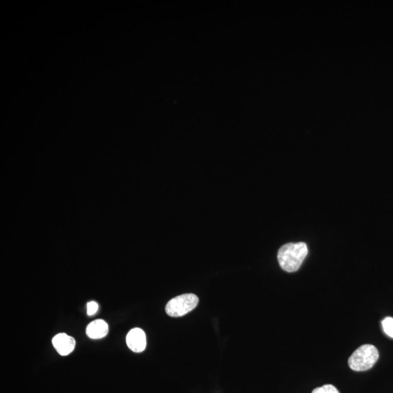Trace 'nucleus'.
Segmentation results:
<instances>
[{
  "mask_svg": "<svg viewBox=\"0 0 393 393\" xmlns=\"http://www.w3.org/2000/svg\"><path fill=\"white\" fill-rule=\"evenodd\" d=\"M308 254V246L302 242L285 244L278 251L279 264L285 272L294 273L299 269Z\"/></svg>",
  "mask_w": 393,
  "mask_h": 393,
  "instance_id": "nucleus-1",
  "label": "nucleus"
},
{
  "mask_svg": "<svg viewBox=\"0 0 393 393\" xmlns=\"http://www.w3.org/2000/svg\"><path fill=\"white\" fill-rule=\"evenodd\" d=\"M379 359V352L372 345H362L348 359L351 369L355 371H367L373 367Z\"/></svg>",
  "mask_w": 393,
  "mask_h": 393,
  "instance_id": "nucleus-2",
  "label": "nucleus"
},
{
  "mask_svg": "<svg viewBox=\"0 0 393 393\" xmlns=\"http://www.w3.org/2000/svg\"><path fill=\"white\" fill-rule=\"evenodd\" d=\"M198 299L196 295L186 294L180 295L168 301L166 307V312L169 316L182 317L192 311L198 305Z\"/></svg>",
  "mask_w": 393,
  "mask_h": 393,
  "instance_id": "nucleus-3",
  "label": "nucleus"
},
{
  "mask_svg": "<svg viewBox=\"0 0 393 393\" xmlns=\"http://www.w3.org/2000/svg\"><path fill=\"white\" fill-rule=\"evenodd\" d=\"M126 343L130 350L134 352H141L147 346V340L145 331L138 328H135L128 333Z\"/></svg>",
  "mask_w": 393,
  "mask_h": 393,
  "instance_id": "nucleus-4",
  "label": "nucleus"
},
{
  "mask_svg": "<svg viewBox=\"0 0 393 393\" xmlns=\"http://www.w3.org/2000/svg\"><path fill=\"white\" fill-rule=\"evenodd\" d=\"M52 345L61 355H69L75 347V338L66 333H59L52 338Z\"/></svg>",
  "mask_w": 393,
  "mask_h": 393,
  "instance_id": "nucleus-5",
  "label": "nucleus"
},
{
  "mask_svg": "<svg viewBox=\"0 0 393 393\" xmlns=\"http://www.w3.org/2000/svg\"><path fill=\"white\" fill-rule=\"evenodd\" d=\"M109 332V326L106 321L96 320L88 324L86 329V334L93 340L104 337Z\"/></svg>",
  "mask_w": 393,
  "mask_h": 393,
  "instance_id": "nucleus-6",
  "label": "nucleus"
},
{
  "mask_svg": "<svg viewBox=\"0 0 393 393\" xmlns=\"http://www.w3.org/2000/svg\"><path fill=\"white\" fill-rule=\"evenodd\" d=\"M382 328H383L384 332L389 336L393 338V318L391 317H387L384 319L382 322Z\"/></svg>",
  "mask_w": 393,
  "mask_h": 393,
  "instance_id": "nucleus-7",
  "label": "nucleus"
},
{
  "mask_svg": "<svg viewBox=\"0 0 393 393\" xmlns=\"http://www.w3.org/2000/svg\"><path fill=\"white\" fill-rule=\"evenodd\" d=\"M312 393H340L337 389L332 385H325L314 389Z\"/></svg>",
  "mask_w": 393,
  "mask_h": 393,
  "instance_id": "nucleus-8",
  "label": "nucleus"
},
{
  "mask_svg": "<svg viewBox=\"0 0 393 393\" xmlns=\"http://www.w3.org/2000/svg\"><path fill=\"white\" fill-rule=\"evenodd\" d=\"M87 315H94L96 312H97L98 309V303L96 301H90L87 305Z\"/></svg>",
  "mask_w": 393,
  "mask_h": 393,
  "instance_id": "nucleus-9",
  "label": "nucleus"
}]
</instances>
